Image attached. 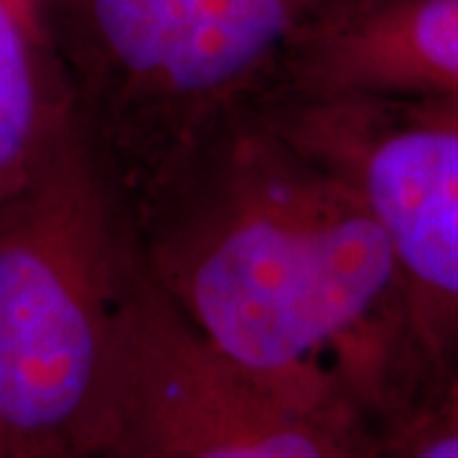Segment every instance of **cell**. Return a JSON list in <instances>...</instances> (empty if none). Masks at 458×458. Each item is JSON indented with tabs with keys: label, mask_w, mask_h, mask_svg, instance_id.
<instances>
[{
	"label": "cell",
	"mask_w": 458,
	"mask_h": 458,
	"mask_svg": "<svg viewBox=\"0 0 458 458\" xmlns=\"http://www.w3.org/2000/svg\"><path fill=\"white\" fill-rule=\"evenodd\" d=\"M132 237L214 354L318 420L382 441L451 361L357 189L265 110L201 150Z\"/></svg>",
	"instance_id": "obj_1"
},
{
	"label": "cell",
	"mask_w": 458,
	"mask_h": 458,
	"mask_svg": "<svg viewBox=\"0 0 458 458\" xmlns=\"http://www.w3.org/2000/svg\"><path fill=\"white\" fill-rule=\"evenodd\" d=\"M379 443L283 403L214 354L150 283L128 331L110 458H377Z\"/></svg>",
	"instance_id": "obj_5"
},
{
	"label": "cell",
	"mask_w": 458,
	"mask_h": 458,
	"mask_svg": "<svg viewBox=\"0 0 458 458\" xmlns=\"http://www.w3.org/2000/svg\"><path fill=\"white\" fill-rule=\"evenodd\" d=\"M377 458H458V357L382 436Z\"/></svg>",
	"instance_id": "obj_8"
},
{
	"label": "cell",
	"mask_w": 458,
	"mask_h": 458,
	"mask_svg": "<svg viewBox=\"0 0 458 458\" xmlns=\"http://www.w3.org/2000/svg\"><path fill=\"white\" fill-rule=\"evenodd\" d=\"M143 262L80 123L0 201L5 458H102L117 428Z\"/></svg>",
	"instance_id": "obj_2"
},
{
	"label": "cell",
	"mask_w": 458,
	"mask_h": 458,
	"mask_svg": "<svg viewBox=\"0 0 458 458\" xmlns=\"http://www.w3.org/2000/svg\"><path fill=\"white\" fill-rule=\"evenodd\" d=\"M0 458H5V451H3V443H0Z\"/></svg>",
	"instance_id": "obj_9"
},
{
	"label": "cell",
	"mask_w": 458,
	"mask_h": 458,
	"mask_svg": "<svg viewBox=\"0 0 458 458\" xmlns=\"http://www.w3.org/2000/svg\"><path fill=\"white\" fill-rule=\"evenodd\" d=\"M102 458H110V456H102Z\"/></svg>",
	"instance_id": "obj_10"
},
{
	"label": "cell",
	"mask_w": 458,
	"mask_h": 458,
	"mask_svg": "<svg viewBox=\"0 0 458 458\" xmlns=\"http://www.w3.org/2000/svg\"><path fill=\"white\" fill-rule=\"evenodd\" d=\"M339 0H41L80 131L131 227L207 146L278 98Z\"/></svg>",
	"instance_id": "obj_3"
},
{
	"label": "cell",
	"mask_w": 458,
	"mask_h": 458,
	"mask_svg": "<svg viewBox=\"0 0 458 458\" xmlns=\"http://www.w3.org/2000/svg\"><path fill=\"white\" fill-rule=\"evenodd\" d=\"M77 125L41 0H0V201Z\"/></svg>",
	"instance_id": "obj_7"
},
{
	"label": "cell",
	"mask_w": 458,
	"mask_h": 458,
	"mask_svg": "<svg viewBox=\"0 0 458 458\" xmlns=\"http://www.w3.org/2000/svg\"><path fill=\"white\" fill-rule=\"evenodd\" d=\"M288 95L458 113V0H339L295 51L278 98Z\"/></svg>",
	"instance_id": "obj_6"
},
{
	"label": "cell",
	"mask_w": 458,
	"mask_h": 458,
	"mask_svg": "<svg viewBox=\"0 0 458 458\" xmlns=\"http://www.w3.org/2000/svg\"><path fill=\"white\" fill-rule=\"evenodd\" d=\"M270 113L375 214L428 334L458 357V113L377 98L288 95Z\"/></svg>",
	"instance_id": "obj_4"
}]
</instances>
